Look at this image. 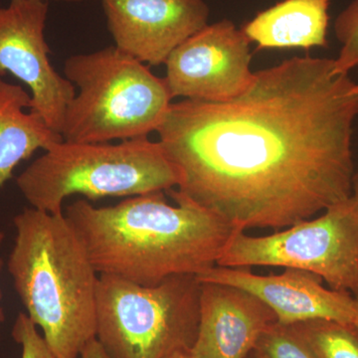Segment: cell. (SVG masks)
I'll use <instances>...</instances> for the list:
<instances>
[{
  "mask_svg": "<svg viewBox=\"0 0 358 358\" xmlns=\"http://www.w3.org/2000/svg\"><path fill=\"white\" fill-rule=\"evenodd\" d=\"M355 84L334 59L305 56L254 73L230 100L171 103L157 129L180 174L167 194L275 232L348 199Z\"/></svg>",
  "mask_w": 358,
  "mask_h": 358,
  "instance_id": "cell-1",
  "label": "cell"
},
{
  "mask_svg": "<svg viewBox=\"0 0 358 358\" xmlns=\"http://www.w3.org/2000/svg\"><path fill=\"white\" fill-rule=\"evenodd\" d=\"M164 192L128 197L112 206L88 200L64 214L99 275L155 286L173 275H199L217 264L238 229L213 212Z\"/></svg>",
  "mask_w": 358,
  "mask_h": 358,
  "instance_id": "cell-2",
  "label": "cell"
},
{
  "mask_svg": "<svg viewBox=\"0 0 358 358\" xmlns=\"http://www.w3.org/2000/svg\"><path fill=\"white\" fill-rule=\"evenodd\" d=\"M7 271L52 352L79 358L96 338L99 274L65 214L26 207L13 218Z\"/></svg>",
  "mask_w": 358,
  "mask_h": 358,
  "instance_id": "cell-3",
  "label": "cell"
},
{
  "mask_svg": "<svg viewBox=\"0 0 358 358\" xmlns=\"http://www.w3.org/2000/svg\"><path fill=\"white\" fill-rule=\"evenodd\" d=\"M178 169L159 141L134 138L117 143L61 141L31 162L16 185L32 208L63 214L72 195L86 200L133 197L178 187Z\"/></svg>",
  "mask_w": 358,
  "mask_h": 358,
  "instance_id": "cell-4",
  "label": "cell"
},
{
  "mask_svg": "<svg viewBox=\"0 0 358 358\" xmlns=\"http://www.w3.org/2000/svg\"><path fill=\"white\" fill-rule=\"evenodd\" d=\"M64 74L78 89L60 131L68 143L148 138L157 131L173 100L164 78L155 76L115 45L70 56Z\"/></svg>",
  "mask_w": 358,
  "mask_h": 358,
  "instance_id": "cell-5",
  "label": "cell"
},
{
  "mask_svg": "<svg viewBox=\"0 0 358 358\" xmlns=\"http://www.w3.org/2000/svg\"><path fill=\"white\" fill-rule=\"evenodd\" d=\"M196 275L143 286L99 275L96 338L110 358H171L190 352L200 317Z\"/></svg>",
  "mask_w": 358,
  "mask_h": 358,
  "instance_id": "cell-6",
  "label": "cell"
},
{
  "mask_svg": "<svg viewBox=\"0 0 358 358\" xmlns=\"http://www.w3.org/2000/svg\"><path fill=\"white\" fill-rule=\"evenodd\" d=\"M230 268H300L319 275L331 289L358 287V171L350 196L308 219L267 236L238 231L217 261Z\"/></svg>",
  "mask_w": 358,
  "mask_h": 358,
  "instance_id": "cell-7",
  "label": "cell"
},
{
  "mask_svg": "<svg viewBox=\"0 0 358 358\" xmlns=\"http://www.w3.org/2000/svg\"><path fill=\"white\" fill-rule=\"evenodd\" d=\"M48 0H9L0 7V77L13 75L30 90L31 112L60 134L76 87L54 69L45 39Z\"/></svg>",
  "mask_w": 358,
  "mask_h": 358,
  "instance_id": "cell-8",
  "label": "cell"
},
{
  "mask_svg": "<svg viewBox=\"0 0 358 358\" xmlns=\"http://www.w3.org/2000/svg\"><path fill=\"white\" fill-rule=\"evenodd\" d=\"M251 41L230 20L206 25L179 45L166 62L171 98L224 102L253 81Z\"/></svg>",
  "mask_w": 358,
  "mask_h": 358,
  "instance_id": "cell-9",
  "label": "cell"
},
{
  "mask_svg": "<svg viewBox=\"0 0 358 358\" xmlns=\"http://www.w3.org/2000/svg\"><path fill=\"white\" fill-rule=\"evenodd\" d=\"M101 1L115 46L143 64H166L179 45L208 25L203 0Z\"/></svg>",
  "mask_w": 358,
  "mask_h": 358,
  "instance_id": "cell-10",
  "label": "cell"
},
{
  "mask_svg": "<svg viewBox=\"0 0 358 358\" xmlns=\"http://www.w3.org/2000/svg\"><path fill=\"white\" fill-rule=\"evenodd\" d=\"M196 279L248 292L267 305L284 326L313 320L355 324L357 319V301L350 292L327 289L322 278L300 268H285L281 274L262 275L252 273L251 268L216 265Z\"/></svg>",
  "mask_w": 358,
  "mask_h": 358,
  "instance_id": "cell-11",
  "label": "cell"
},
{
  "mask_svg": "<svg viewBox=\"0 0 358 358\" xmlns=\"http://www.w3.org/2000/svg\"><path fill=\"white\" fill-rule=\"evenodd\" d=\"M199 334L194 358H247L261 334L277 317L267 305L243 289L200 282Z\"/></svg>",
  "mask_w": 358,
  "mask_h": 358,
  "instance_id": "cell-12",
  "label": "cell"
},
{
  "mask_svg": "<svg viewBox=\"0 0 358 358\" xmlns=\"http://www.w3.org/2000/svg\"><path fill=\"white\" fill-rule=\"evenodd\" d=\"M331 0H282L242 28L259 49L327 48Z\"/></svg>",
  "mask_w": 358,
  "mask_h": 358,
  "instance_id": "cell-13",
  "label": "cell"
},
{
  "mask_svg": "<svg viewBox=\"0 0 358 358\" xmlns=\"http://www.w3.org/2000/svg\"><path fill=\"white\" fill-rule=\"evenodd\" d=\"M31 106L30 93L0 77V188L13 178L21 162L63 141L38 115L26 112Z\"/></svg>",
  "mask_w": 358,
  "mask_h": 358,
  "instance_id": "cell-14",
  "label": "cell"
},
{
  "mask_svg": "<svg viewBox=\"0 0 358 358\" xmlns=\"http://www.w3.org/2000/svg\"><path fill=\"white\" fill-rule=\"evenodd\" d=\"M293 327L317 358H358V329L355 324L313 320Z\"/></svg>",
  "mask_w": 358,
  "mask_h": 358,
  "instance_id": "cell-15",
  "label": "cell"
},
{
  "mask_svg": "<svg viewBox=\"0 0 358 358\" xmlns=\"http://www.w3.org/2000/svg\"><path fill=\"white\" fill-rule=\"evenodd\" d=\"M254 350L262 358H317L293 326L278 322L261 334Z\"/></svg>",
  "mask_w": 358,
  "mask_h": 358,
  "instance_id": "cell-16",
  "label": "cell"
},
{
  "mask_svg": "<svg viewBox=\"0 0 358 358\" xmlns=\"http://www.w3.org/2000/svg\"><path fill=\"white\" fill-rule=\"evenodd\" d=\"M336 38L341 44L338 58L334 60V71L339 74H350L358 68V0H353L341 11L334 23Z\"/></svg>",
  "mask_w": 358,
  "mask_h": 358,
  "instance_id": "cell-17",
  "label": "cell"
},
{
  "mask_svg": "<svg viewBox=\"0 0 358 358\" xmlns=\"http://www.w3.org/2000/svg\"><path fill=\"white\" fill-rule=\"evenodd\" d=\"M11 336L20 345V358H60L52 352L38 327L25 313H20L16 317Z\"/></svg>",
  "mask_w": 358,
  "mask_h": 358,
  "instance_id": "cell-18",
  "label": "cell"
},
{
  "mask_svg": "<svg viewBox=\"0 0 358 358\" xmlns=\"http://www.w3.org/2000/svg\"><path fill=\"white\" fill-rule=\"evenodd\" d=\"M79 358H110L109 355L103 350V346L99 343L98 339L93 338L90 341L83 350L81 352Z\"/></svg>",
  "mask_w": 358,
  "mask_h": 358,
  "instance_id": "cell-19",
  "label": "cell"
},
{
  "mask_svg": "<svg viewBox=\"0 0 358 358\" xmlns=\"http://www.w3.org/2000/svg\"><path fill=\"white\" fill-rule=\"evenodd\" d=\"M4 241V233L0 230V251H1L2 244H3ZM4 262L2 257L0 256V274H1L2 268H3ZM1 301H2V291L1 288H0V326L3 324L4 320H6V315H4L3 308L1 307ZM1 336V334H0Z\"/></svg>",
  "mask_w": 358,
  "mask_h": 358,
  "instance_id": "cell-20",
  "label": "cell"
},
{
  "mask_svg": "<svg viewBox=\"0 0 358 358\" xmlns=\"http://www.w3.org/2000/svg\"><path fill=\"white\" fill-rule=\"evenodd\" d=\"M171 358H194L190 352H179L173 355Z\"/></svg>",
  "mask_w": 358,
  "mask_h": 358,
  "instance_id": "cell-21",
  "label": "cell"
},
{
  "mask_svg": "<svg viewBox=\"0 0 358 358\" xmlns=\"http://www.w3.org/2000/svg\"><path fill=\"white\" fill-rule=\"evenodd\" d=\"M353 294H355V296H355V301H357V308H358V287H357V289H355V293H353ZM355 327H357V329H358V315H357V320H355Z\"/></svg>",
  "mask_w": 358,
  "mask_h": 358,
  "instance_id": "cell-22",
  "label": "cell"
},
{
  "mask_svg": "<svg viewBox=\"0 0 358 358\" xmlns=\"http://www.w3.org/2000/svg\"><path fill=\"white\" fill-rule=\"evenodd\" d=\"M247 358H262V357H261L260 355H259L258 353H257L255 352V350H253V352L250 353V355H248V357H247Z\"/></svg>",
  "mask_w": 358,
  "mask_h": 358,
  "instance_id": "cell-23",
  "label": "cell"
},
{
  "mask_svg": "<svg viewBox=\"0 0 358 358\" xmlns=\"http://www.w3.org/2000/svg\"><path fill=\"white\" fill-rule=\"evenodd\" d=\"M56 1H63V2H82V1H87V0H56Z\"/></svg>",
  "mask_w": 358,
  "mask_h": 358,
  "instance_id": "cell-24",
  "label": "cell"
},
{
  "mask_svg": "<svg viewBox=\"0 0 358 358\" xmlns=\"http://www.w3.org/2000/svg\"><path fill=\"white\" fill-rule=\"evenodd\" d=\"M353 91H355V93L358 94V84H355V88H353Z\"/></svg>",
  "mask_w": 358,
  "mask_h": 358,
  "instance_id": "cell-25",
  "label": "cell"
}]
</instances>
